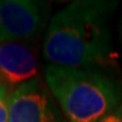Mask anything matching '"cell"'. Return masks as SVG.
<instances>
[{
	"instance_id": "obj_1",
	"label": "cell",
	"mask_w": 122,
	"mask_h": 122,
	"mask_svg": "<svg viewBox=\"0 0 122 122\" xmlns=\"http://www.w3.org/2000/svg\"><path fill=\"white\" fill-rule=\"evenodd\" d=\"M115 1H74L52 17L43 41L50 65L89 69L112 52L109 18Z\"/></svg>"
},
{
	"instance_id": "obj_2",
	"label": "cell",
	"mask_w": 122,
	"mask_h": 122,
	"mask_svg": "<svg viewBox=\"0 0 122 122\" xmlns=\"http://www.w3.org/2000/svg\"><path fill=\"white\" fill-rule=\"evenodd\" d=\"M45 79L69 122H100L122 104V85L97 70L49 65Z\"/></svg>"
},
{
	"instance_id": "obj_3",
	"label": "cell",
	"mask_w": 122,
	"mask_h": 122,
	"mask_svg": "<svg viewBox=\"0 0 122 122\" xmlns=\"http://www.w3.org/2000/svg\"><path fill=\"white\" fill-rule=\"evenodd\" d=\"M48 6L32 0L0 1V40L27 42L36 39L43 30Z\"/></svg>"
},
{
	"instance_id": "obj_4",
	"label": "cell",
	"mask_w": 122,
	"mask_h": 122,
	"mask_svg": "<svg viewBox=\"0 0 122 122\" xmlns=\"http://www.w3.org/2000/svg\"><path fill=\"white\" fill-rule=\"evenodd\" d=\"M8 122H66L40 78L22 84L9 100Z\"/></svg>"
},
{
	"instance_id": "obj_5",
	"label": "cell",
	"mask_w": 122,
	"mask_h": 122,
	"mask_svg": "<svg viewBox=\"0 0 122 122\" xmlns=\"http://www.w3.org/2000/svg\"><path fill=\"white\" fill-rule=\"evenodd\" d=\"M36 57L32 49L22 41L0 40V85L20 86L36 78Z\"/></svg>"
},
{
	"instance_id": "obj_6",
	"label": "cell",
	"mask_w": 122,
	"mask_h": 122,
	"mask_svg": "<svg viewBox=\"0 0 122 122\" xmlns=\"http://www.w3.org/2000/svg\"><path fill=\"white\" fill-rule=\"evenodd\" d=\"M10 95L8 88L0 85V122H8Z\"/></svg>"
},
{
	"instance_id": "obj_7",
	"label": "cell",
	"mask_w": 122,
	"mask_h": 122,
	"mask_svg": "<svg viewBox=\"0 0 122 122\" xmlns=\"http://www.w3.org/2000/svg\"><path fill=\"white\" fill-rule=\"evenodd\" d=\"M100 122H122V104L113 112L107 114Z\"/></svg>"
},
{
	"instance_id": "obj_8",
	"label": "cell",
	"mask_w": 122,
	"mask_h": 122,
	"mask_svg": "<svg viewBox=\"0 0 122 122\" xmlns=\"http://www.w3.org/2000/svg\"><path fill=\"white\" fill-rule=\"evenodd\" d=\"M120 36H121V43H122V22H121V30H120Z\"/></svg>"
}]
</instances>
